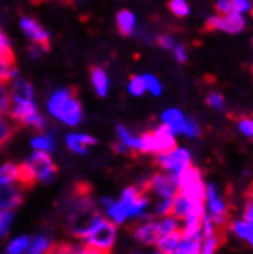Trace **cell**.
<instances>
[{
    "mask_svg": "<svg viewBox=\"0 0 253 254\" xmlns=\"http://www.w3.org/2000/svg\"><path fill=\"white\" fill-rule=\"evenodd\" d=\"M201 250V238L195 239H183L179 245L170 254H200Z\"/></svg>",
    "mask_w": 253,
    "mask_h": 254,
    "instance_id": "obj_27",
    "label": "cell"
},
{
    "mask_svg": "<svg viewBox=\"0 0 253 254\" xmlns=\"http://www.w3.org/2000/svg\"><path fill=\"white\" fill-rule=\"evenodd\" d=\"M227 228H230L235 233V236L246 241L249 245L253 244V225L250 222H246L244 219H235L229 222Z\"/></svg>",
    "mask_w": 253,
    "mask_h": 254,
    "instance_id": "obj_22",
    "label": "cell"
},
{
    "mask_svg": "<svg viewBox=\"0 0 253 254\" xmlns=\"http://www.w3.org/2000/svg\"><path fill=\"white\" fill-rule=\"evenodd\" d=\"M232 5H233V11L237 14L250 11V3L249 0H232Z\"/></svg>",
    "mask_w": 253,
    "mask_h": 254,
    "instance_id": "obj_43",
    "label": "cell"
},
{
    "mask_svg": "<svg viewBox=\"0 0 253 254\" xmlns=\"http://www.w3.org/2000/svg\"><path fill=\"white\" fill-rule=\"evenodd\" d=\"M115 241H117V225L109 219H104V217H100L97 224L92 227V230L84 238L86 245H91L94 248L107 253H111Z\"/></svg>",
    "mask_w": 253,
    "mask_h": 254,
    "instance_id": "obj_7",
    "label": "cell"
},
{
    "mask_svg": "<svg viewBox=\"0 0 253 254\" xmlns=\"http://www.w3.org/2000/svg\"><path fill=\"white\" fill-rule=\"evenodd\" d=\"M8 84L9 83L0 81V115H9L12 107V100H11Z\"/></svg>",
    "mask_w": 253,
    "mask_h": 254,
    "instance_id": "obj_28",
    "label": "cell"
},
{
    "mask_svg": "<svg viewBox=\"0 0 253 254\" xmlns=\"http://www.w3.org/2000/svg\"><path fill=\"white\" fill-rule=\"evenodd\" d=\"M178 193H181L190 202H206V184L203 173L198 167H187L176 181Z\"/></svg>",
    "mask_w": 253,
    "mask_h": 254,
    "instance_id": "obj_4",
    "label": "cell"
},
{
    "mask_svg": "<svg viewBox=\"0 0 253 254\" xmlns=\"http://www.w3.org/2000/svg\"><path fill=\"white\" fill-rule=\"evenodd\" d=\"M11 100L12 103H25V101H32L34 98V89L31 86V83L22 80V78H15L14 81H11Z\"/></svg>",
    "mask_w": 253,
    "mask_h": 254,
    "instance_id": "obj_16",
    "label": "cell"
},
{
    "mask_svg": "<svg viewBox=\"0 0 253 254\" xmlns=\"http://www.w3.org/2000/svg\"><path fill=\"white\" fill-rule=\"evenodd\" d=\"M115 23H117V29L118 32L123 35V37H131L135 31V15L129 11V9H121L118 11L117 17H115Z\"/></svg>",
    "mask_w": 253,
    "mask_h": 254,
    "instance_id": "obj_18",
    "label": "cell"
},
{
    "mask_svg": "<svg viewBox=\"0 0 253 254\" xmlns=\"http://www.w3.org/2000/svg\"><path fill=\"white\" fill-rule=\"evenodd\" d=\"M29 238L28 236H19V238H14L8 247H6V253L8 254H23L29 245Z\"/></svg>",
    "mask_w": 253,
    "mask_h": 254,
    "instance_id": "obj_29",
    "label": "cell"
},
{
    "mask_svg": "<svg viewBox=\"0 0 253 254\" xmlns=\"http://www.w3.org/2000/svg\"><path fill=\"white\" fill-rule=\"evenodd\" d=\"M120 204L123 205L128 217H148L146 208L149 205V194L144 193L138 186L128 187L121 191Z\"/></svg>",
    "mask_w": 253,
    "mask_h": 254,
    "instance_id": "obj_9",
    "label": "cell"
},
{
    "mask_svg": "<svg viewBox=\"0 0 253 254\" xmlns=\"http://www.w3.org/2000/svg\"><path fill=\"white\" fill-rule=\"evenodd\" d=\"M20 26L23 32L26 34V37L35 45L39 46L43 52H48L51 49V39H49V32H46L37 20L31 19V17H23Z\"/></svg>",
    "mask_w": 253,
    "mask_h": 254,
    "instance_id": "obj_12",
    "label": "cell"
},
{
    "mask_svg": "<svg viewBox=\"0 0 253 254\" xmlns=\"http://www.w3.org/2000/svg\"><path fill=\"white\" fill-rule=\"evenodd\" d=\"M14 221V211H2L0 210V238L9 231V227Z\"/></svg>",
    "mask_w": 253,
    "mask_h": 254,
    "instance_id": "obj_35",
    "label": "cell"
},
{
    "mask_svg": "<svg viewBox=\"0 0 253 254\" xmlns=\"http://www.w3.org/2000/svg\"><path fill=\"white\" fill-rule=\"evenodd\" d=\"M163 124L175 135V133H183L184 127V115L178 109H168V111L161 115Z\"/></svg>",
    "mask_w": 253,
    "mask_h": 254,
    "instance_id": "obj_19",
    "label": "cell"
},
{
    "mask_svg": "<svg viewBox=\"0 0 253 254\" xmlns=\"http://www.w3.org/2000/svg\"><path fill=\"white\" fill-rule=\"evenodd\" d=\"M154 164L160 167L161 170L169 172V175L178 181V176L181 175L187 167L192 166V156L190 152L186 149H178L175 147L173 150L168 153H161V155H154Z\"/></svg>",
    "mask_w": 253,
    "mask_h": 254,
    "instance_id": "obj_6",
    "label": "cell"
},
{
    "mask_svg": "<svg viewBox=\"0 0 253 254\" xmlns=\"http://www.w3.org/2000/svg\"><path fill=\"white\" fill-rule=\"evenodd\" d=\"M141 78H143L144 84H146V89H149L155 97H158V95L161 94V84H160V81H158L154 75H151V74H144Z\"/></svg>",
    "mask_w": 253,
    "mask_h": 254,
    "instance_id": "obj_38",
    "label": "cell"
},
{
    "mask_svg": "<svg viewBox=\"0 0 253 254\" xmlns=\"http://www.w3.org/2000/svg\"><path fill=\"white\" fill-rule=\"evenodd\" d=\"M152 254H165V253H161V251H155V253H152Z\"/></svg>",
    "mask_w": 253,
    "mask_h": 254,
    "instance_id": "obj_48",
    "label": "cell"
},
{
    "mask_svg": "<svg viewBox=\"0 0 253 254\" xmlns=\"http://www.w3.org/2000/svg\"><path fill=\"white\" fill-rule=\"evenodd\" d=\"M14 77H17V67H9L0 60V81L11 83Z\"/></svg>",
    "mask_w": 253,
    "mask_h": 254,
    "instance_id": "obj_37",
    "label": "cell"
},
{
    "mask_svg": "<svg viewBox=\"0 0 253 254\" xmlns=\"http://www.w3.org/2000/svg\"><path fill=\"white\" fill-rule=\"evenodd\" d=\"M97 139L91 135L84 133H69L66 135V146L79 155H87V147L95 146Z\"/></svg>",
    "mask_w": 253,
    "mask_h": 254,
    "instance_id": "obj_15",
    "label": "cell"
},
{
    "mask_svg": "<svg viewBox=\"0 0 253 254\" xmlns=\"http://www.w3.org/2000/svg\"><path fill=\"white\" fill-rule=\"evenodd\" d=\"M59 167L52 161L49 153L35 150L19 166L17 186L23 191L31 190L37 183H51L57 176Z\"/></svg>",
    "mask_w": 253,
    "mask_h": 254,
    "instance_id": "obj_2",
    "label": "cell"
},
{
    "mask_svg": "<svg viewBox=\"0 0 253 254\" xmlns=\"http://www.w3.org/2000/svg\"><path fill=\"white\" fill-rule=\"evenodd\" d=\"M209 208V217L216 227L227 228L230 219V204L221 196V193L216 189L213 183L206 186V202Z\"/></svg>",
    "mask_w": 253,
    "mask_h": 254,
    "instance_id": "obj_5",
    "label": "cell"
},
{
    "mask_svg": "<svg viewBox=\"0 0 253 254\" xmlns=\"http://www.w3.org/2000/svg\"><path fill=\"white\" fill-rule=\"evenodd\" d=\"M157 43L161 46V48H165V49H172L175 46V40L172 35L169 34H161L157 37Z\"/></svg>",
    "mask_w": 253,
    "mask_h": 254,
    "instance_id": "obj_42",
    "label": "cell"
},
{
    "mask_svg": "<svg viewBox=\"0 0 253 254\" xmlns=\"http://www.w3.org/2000/svg\"><path fill=\"white\" fill-rule=\"evenodd\" d=\"M112 150H114L115 153H120V155H128V153H129L128 147H126L124 144L120 142V141H117V142L112 144Z\"/></svg>",
    "mask_w": 253,
    "mask_h": 254,
    "instance_id": "obj_46",
    "label": "cell"
},
{
    "mask_svg": "<svg viewBox=\"0 0 253 254\" xmlns=\"http://www.w3.org/2000/svg\"><path fill=\"white\" fill-rule=\"evenodd\" d=\"M92 189L86 183H77L66 201V231L74 239L84 241L100 219L98 204L92 199Z\"/></svg>",
    "mask_w": 253,
    "mask_h": 254,
    "instance_id": "obj_1",
    "label": "cell"
},
{
    "mask_svg": "<svg viewBox=\"0 0 253 254\" xmlns=\"http://www.w3.org/2000/svg\"><path fill=\"white\" fill-rule=\"evenodd\" d=\"M129 92L135 97H141L144 94V90H146V84H144L143 78L141 77H137V75H132L131 77V81H129Z\"/></svg>",
    "mask_w": 253,
    "mask_h": 254,
    "instance_id": "obj_36",
    "label": "cell"
},
{
    "mask_svg": "<svg viewBox=\"0 0 253 254\" xmlns=\"http://www.w3.org/2000/svg\"><path fill=\"white\" fill-rule=\"evenodd\" d=\"M181 241H183V228H179V230H175L172 233L160 236V239L157 241L155 245H157L158 251L165 253V254H170L175 251V248L179 245Z\"/></svg>",
    "mask_w": 253,
    "mask_h": 254,
    "instance_id": "obj_17",
    "label": "cell"
},
{
    "mask_svg": "<svg viewBox=\"0 0 253 254\" xmlns=\"http://www.w3.org/2000/svg\"><path fill=\"white\" fill-rule=\"evenodd\" d=\"M246 28V20L243 19L241 14H229V15H215L210 17L206 23V29L207 31H216L221 29L226 31L229 34H238Z\"/></svg>",
    "mask_w": 253,
    "mask_h": 254,
    "instance_id": "obj_11",
    "label": "cell"
},
{
    "mask_svg": "<svg viewBox=\"0 0 253 254\" xmlns=\"http://www.w3.org/2000/svg\"><path fill=\"white\" fill-rule=\"evenodd\" d=\"M168 8L170 9V12L176 17H186L189 15L190 9L189 5L186 3V0H169Z\"/></svg>",
    "mask_w": 253,
    "mask_h": 254,
    "instance_id": "obj_32",
    "label": "cell"
},
{
    "mask_svg": "<svg viewBox=\"0 0 253 254\" xmlns=\"http://www.w3.org/2000/svg\"><path fill=\"white\" fill-rule=\"evenodd\" d=\"M51 247H52V241L49 236L37 234L32 241H29V245L23 254H46Z\"/></svg>",
    "mask_w": 253,
    "mask_h": 254,
    "instance_id": "obj_23",
    "label": "cell"
},
{
    "mask_svg": "<svg viewBox=\"0 0 253 254\" xmlns=\"http://www.w3.org/2000/svg\"><path fill=\"white\" fill-rule=\"evenodd\" d=\"M238 127L246 136L252 138V135H253V121H252L250 117H246V115L238 117Z\"/></svg>",
    "mask_w": 253,
    "mask_h": 254,
    "instance_id": "obj_39",
    "label": "cell"
},
{
    "mask_svg": "<svg viewBox=\"0 0 253 254\" xmlns=\"http://www.w3.org/2000/svg\"><path fill=\"white\" fill-rule=\"evenodd\" d=\"M49 114L68 126H77L83 117V106L79 100V90L71 86L57 90L48 103Z\"/></svg>",
    "mask_w": 253,
    "mask_h": 254,
    "instance_id": "obj_3",
    "label": "cell"
},
{
    "mask_svg": "<svg viewBox=\"0 0 253 254\" xmlns=\"http://www.w3.org/2000/svg\"><path fill=\"white\" fill-rule=\"evenodd\" d=\"M89 74H91V81L94 84V89L98 97H106L107 89H109V81H107L106 72L100 66H91L89 67Z\"/></svg>",
    "mask_w": 253,
    "mask_h": 254,
    "instance_id": "obj_21",
    "label": "cell"
},
{
    "mask_svg": "<svg viewBox=\"0 0 253 254\" xmlns=\"http://www.w3.org/2000/svg\"><path fill=\"white\" fill-rule=\"evenodd\" d=\"M80 250V245L72 244V242H59L52 244L49 251L46 254H77Z\"/></svg>",
    "mask_w": 253,
    "mask_h": 254,
    "instance_id": "obj_30",
    "label": "cell"
},
{
    "mask_svg": "<svg viewBox=\"0 0 253 254\" xmlns=\"http://www.w3.org/2000/svg\"><path fill=\"white\" fill-rule=\"evenodd\" d=\"M141 222H135L128 227L132 238L143 245H155L161 236L160 222L154 219V216L141 217Z\"/></svg>",
    "mask_w": 253,
    "mask_h": 254,
    "instance_id": "obj_10",
    "label": "cell"
},
{
    "mask_svg": "<svg viewBox=\"0 0 253 254\" xmlns=\"http://www.w3.org/2000/svg\"><path fill=\"white\" fill-rule=\"evenodd\" d=\"M22 126L31 127V129L37 130V132H43V130L46 129V120H45L43 115H40V114L37 112V114H34V115L28 117V118L22 123Z\"/></svg>",
    "mask_w": 253,
    "mask_h": 254,
    "instance_id": "obj_31",
    "label": "cell"
},
{
    "mask_svg": "<svg viewBox=\"0 0 253 254\" xmlns=\"http://www.w3.org/2000/svg\"><path fill=\"white\" fill-rule=\"evenodd\" d=\"M132 254H140V253H132Z\"/></svg>",
    "mask_w": 253,
    "mask_h": 254,
    "instance_id": "obj_49",
    "label": "cell"
},
{
    "mask_svg": "<svg viewBox=\"0 0 253 254\" xmlns=\"http://www.w3.org/2000/svg\"><path fill=\"white\" fill-rule=\"evenodd\" d=\"M15 130H17V126L12 124V121H9L6 115H0V149H3L12 139Z\"/></svg>",
    "mask_w": 253,
    "mask_h": 254,
    "instance_id": "obj_26",
    "label": "cell"
},
{
    "mask_svg": "<svg viewBox=\"0 0 253 254\" xmlns=\"http://www.w3.org/2000/svg\"><path fill=\"white\" fill-rule=\"evenodd\" d=\"M206 101L210 107L216 109V111H221V109L224 107V97L220 92H210L207 95Z\"/></svg>",
    "mask_w": 253,
    "mask_h": 254,
    "instance_id": "obj_40",
    "label": "cell"
},
{
    "mask_svg": "<svg viewBox=\"0 0 253 254\" xmlns=\"http://www.w3.org/2000/svg\"><path fill=\"white\" fill-rule=\"evenodd\" d=\"M183 133L189 138H196L201 135L200 124H198L193 118H184V127H183Z\"/></svg>",
    "mask_w": 253,
    "mask_h": 254,
    "instance_id": "obj_34",
    "label": "cell"
},
{
    "mask_svg": "<svg viewBox=\"0 0 253 254\" xmlns=\"http://www.w3.org/2000/svg\"><path fill=\"white\" fill-rule=\"evenodd\" d=\"M170 210H172V199H168V197H163V199H158V202L155 204L154 207V217L155 216H161V217H166V216H170Z\"/></svg>",
    "mask_w": 253,
    "mask_h": 254,
    "instance_id": "obj_33",
    "label": "cell"
},
{
    "mask_svg": "<svg viewBox=\"0 0 253 254\" xmlns=\"http://www.w3.org/2000/svg\"><path fill=\"white\" fill-rule=\"evenodd\" d=\"M175 59H176L179 63H184V62L187 60V54H186L184 46H181V45L175 46Z\"/></svg>",
    "mask_w": 253,
    "mask_h": 254,
    "instance_id": "obj_45",
    "label": "cell"
},
{
    "mask_svg": "<svg viewBox=\"0 0 253 254\" xmlns=\"http://www.w3.org/2000/svg\"><path fill=\"white\" fill-rule=\"evenodd\" d=\"M227 228L216 227V230L209 236H201V250L200 254H215L218 248L226 242Z\"/></svg>",
    "mask_w": 253,
    "mask_h": 254,
    "instance_id": "obj_14",
    "label": "cell"
},
{
    "mask_svg": "<svg viewBox=\"0 0 253 254\" xmlns=\"http://www.w3.org/2000/svg\"><path fill=\"white\" fill-rule=\"evenodd\" d=\"M31 146L37 150V152H45V153H52L56 150V136L52 133H45V135H40L37 138H34L31 141Z\"/></svg>",
    "mask_w": 253,
    "mask_h": 254,
    "instance_id": "obj_25",
    "label": "cell"
},
{
    "mask_svg": "<svg viewBox=\"0 0 253 254\" xmlns=\"http://www.w3.org/2000/svg\"><path fill=\"white\" fill-rule=\"evenodd\" d=\"M77 254H111V253L98 250V248H94L91 245H80V250H79Z\"/></svg>",
    "mask_w": 253,
    "mask_h": 254,
    "instance_id": "obj_44",
    "label": "cell"
},
{
    "mask_svg": "<svg viewBox=\"0 0 253 254\" xmlns=\"http://www.w3.org/2000/svg\"><path fill=\"white\" fill-rule=\"evenodd\" d=\"M19 179V166L14 162H5L0 166V186L17 184Z\"/></svg>",
    "mask_w": 253,
    "mask_h": 254,
    "instance_id": "obj_24",
    "label": "cell"
},
{
    "mask_svg": "<svg viewBox=\"0 0 253 254\" xmlns=\"http://www.w3.org/2000/svg\"><path fill=\"white\" fill-rule=\"evenodd\" d=\"M215 9L218 12V15H229L233 14V5H232V0H218L215 5Z\"/></svg>",
    "mask_w": 253,
    "mask_h": 254,
    "instance_id": "obj_41",
    "label": "cell"
},
{
    "mask_svg": "<svg viewBox=\"0 0 253 254\" xmlns=\"http://www.w3.org/2000/svg\"><path fill=\"white\" fill-rule=\"evenodd\" d=\"M34 114H37V106H35V103L34 101H25V103H15L11 107L9 117L14 123L22 126V123Z\"/></svg>",
    "mask_w": 253,
    "mask_h": 254,
    "instance_id": "obj_20",
    "label": "cell"
},
{
    "mask_svg": "<svg viewBox=\"0 0 253 254\" xmlns=\"http://www.w3.org/2000/svg\"><path fill=\"white\" fill-rule=\"evenodd\" d=\"M23 202V190L17 184L0 186V210L14 211Z\"/></svg>",
    "mask_w": 253,
    "mask_h": 254,
    "instance_id": "obj_13",
    "label": "cell"
},
{
    "mask_svg": "<svg viewBox=\"0 0 253 254\" xmlns=\"http://www.w3.org/2000/svg\"><path fill=\"white\" fill-rule=\"evenodd\" d=\"M138 187L146 194L154 193L160 199L163 197L172 199L178 191L176 181L170 175H166V173H154L148 179H143L138 184Z\"/></svg>",
    "mask_w": 253,
    "mask_h": 254,
    "instance_id": "obj_8",
    "label": "cell"
},
{
    "mask_svg": "<svg viewBox=\"0 0 253 254\" xmlns=\"http://www.w3.org/2000/svg\"><path fill=\"white\" fill-rule=\"evenodd\" d=\"M28 52H29V56H31V59H39L40 56H42V49L39 48V46H35V45H31L29 48H28Z\"/></svg>",
    "mask_w": 253,
    "mask_h": 254,
    "instance_id": "obj_47",
    "label": "cell"
}]
</instances>
